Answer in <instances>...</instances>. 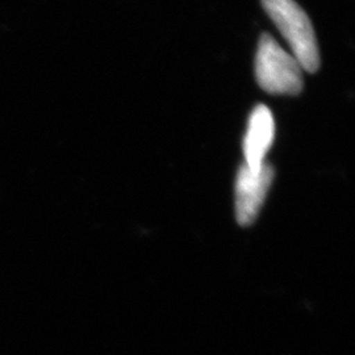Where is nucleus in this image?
<instances>
[{
	"label": "nucleus",
	"instance_id": "1",
	"mask_svg": "<svg viewBox=\"0 0 355 355\" xmlns=\"http://www.w3.org/2000/svg\"><path fill=\"white\" fill-rule=\"evenodd\" d=\"M262 6L303 70L316 73L320 67L318 38L304 10L295 0H262Z\"/></svg>",
	"mask_w": 355,
	"mask_h": 355
},
{
	"label": "nucleus",
	"instance_id": "2",
	"mask_svg": "<svg viewBox=\"0 0 355 355\" xmlns=\"http://www.w3.org/2000/svg\"><path fill=\"white\" fill-rule=\"evenodd\" d=\"M255 78L258 85L272 95H297L304 86L302 64L267 33L259 38Z\"/></svg>",
	"mask_w": 355,
	"mask_h": 355
},
{
	"label": "nucleus",
	"instance_id": "3",
	"mask_svg": "<svg viewBox=\"0 0 355 355\" xmlns=\"http://www.w3.org/2000/svg\"><path fill=\"white\" fill-rule=\"evenodd\" d=\"M274 180V168L265 162L257 171L243 165L239 168L234 200H236V217L242 227L252 225L265 203L267 192Z\"/></svg>",
	"mask_w": 355,
	"mask_h": 355
},
{
	"label": "nucleus",
	"instance_id": "4",
	"mask_svg": "<svg viewBox=\"0 0 355 355\" xmlns=\"http://www.w3.org/2000/svg\"><path fill=\"white\" fill-rule=\"evenodd\" d=\"M275 137V121L266 105H257L249 117L243 139L245 165L257 171L266 162V154Z\"/></svg>",
	"mask_w": 355,
	"mask_h": 355
}]
</instances>
